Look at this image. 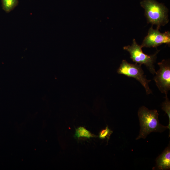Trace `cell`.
Masks as SVG:
<instances>
[{"label": "cell", "instance_id": "cell-7", "mask_svg": "<svg viewBox=\"0 0 170 170\" xmlns=\"http://www.w3.org/2000/svg\"><path fill=\"white\" fill-rule=\"evenodd\" d=\"M156 167L159 170H168L170 168V148L167 146L156 158Z\"/></svg>", "mask_w": 170, "mask_h": 170}, {"label": "cell", "instance_id": "cell-10", "mask_svg": "<svg viewBox=\"0 0 170 170\" xmlns=\"http://www.w3.org/2000/svg\"><path fill=\"white\" fill-rule=\"evenodd\" d=\"M165 100L162 103V109L164 110L168 116L169 119V123L168 126V129L170 130V102L167 98V94H165Z\"/></svg>", "mask_w": 170, "mask_h": 170}, {"label": "cell", "instance_id": "cell-3", "mask_svg": "<svg viewBox=\"0 0 170 170\" xmlns=\"http://www.w3.org/2000/svg\"><path fill=\"white\" fill-rule=\"evenodd\" d=\"M132 45L124 46L123 49L129 52L130 58L136 63L144 64L147 68L153 74L156 73L154 63L156 61V55L159 52L157 51L154 54L148 55L144 54L142 49L141 45H139L135 39L133 40Z\"/></svg>", "mask_w": 170, "mask_h": 170}, {"label": "cell", "instance_id": "cell-2", "mask_svg": "<svg viewBox=\"0 0 170 170\" xmlns=\"http://www.w3.org/2000/svg\"><path fill=\"white\" fill-rule=\"evenodd\" d=\"M140 4L144 9L148 23L156 25L159 29L168 22V9L164 4L156 0H142Z\"/></svg>", "mask_w": 170, "mask_h": 170}, {"label": "cell", "instance_id": "cell-6", "mask_svg": "<svg viewBox=\"0 0 170 170\" xmlns=\"http://www.w3.org/2000/svg\"><path fill=\"white\" fill-rule=\"evenodd\" d=\"M163 43L170 45V32L167 31L162 33L158 29H154L152 26L149 28L148 34L144 38L141 46L142 48H156Z\"/></svg>", "mask_w": 170, "mask_h": 170}, {"label": "cell", "instance_id": "cell-8", "mask_svg": "<svg viewBox=\"0 0 170 170\" xmlns=\"http://www.w3.org/2000/svg\"><path fill=\"white\" fill-rule=\"evenodd\" d=\"M3 9L9 13L13 10L18 5V0H1Z\"/></svg>", "mask_w": 170, "mask_h": 170}, {"label": "cell", "instance_id": "cell-1", "mask_svg": "<svg viewBox=\"0 0 170 170\" xmlns=\"http://www.w3.org/2000/svg\"><path fill=\"white\" fill-rule=\"evenodd\" d=\"M140 129L136 140L145 139L151 132L161 133L168 128L161 124L158 119L159 114L157 110H149L144 106L140 107L138 111Z\"/></svg>", "mask_w": 170, "mask_h": 170}, {"label": "cell", "instance_id": "cell-9", "mask_svg": "<svg viewBox=\"0 0 170 170\" xmlns=\"http://www.w3.org/2000/svg\"><path fill=\"white\" fill-rule=\"evenodd\" d=\"M74 137L79 139L80 137H84L88 139L97 137V136L92 134L90 132L82 127H79L76 129Z\"/></svg>", "mask_w": 170, "mask_h": 170}, {"label": "cell", "instance_id": "cell-11", "mask_svg": "<svg viewBox=\"0 0 170 170\" xmlns=\"http://www.w3.org/2000/svg\"><path fill=\"white\" fill-rule=\"evenodd\" d=\"M113 131L111 130L107 126L105 128L101 131L99 134V138L101 139H107L108 140Z\"/></svg>", "mask_w": 170, "mask_h": 170}, {"label": "cell", "instance_id": "cell-5", "mask_svg": "<svg viewBox=\"0 0 170 170\" xmlns=\"http://www.w3.org/2000/svg\"><path fill=\"white\" fill-rule=\"evenodd\" d=\"M160 68L154 78L156 85L162 93L167 94L170 89V64L168 60H163L158 63Z\"/></svg>", "mask_w": 170, "mask_h": 170}, {"label": "cell", "instance_id": "cell-4", "mask_svg": "<svg viewBox=\"0 0 170 170\" xmlns=\"http://www.w3.org/2000/svg\"><path fill=\"white\" fill-rule=\"evenodd\" d=\"M141 65L136 63L131 64L125 60H123L117 71V72L129 77L135 78L144 88L147 94L152 93L148 83L151 80H148L144 74L141 67Z\"/></svg>", "mask_w": 170, "mask_h": 170}]
</instances>
